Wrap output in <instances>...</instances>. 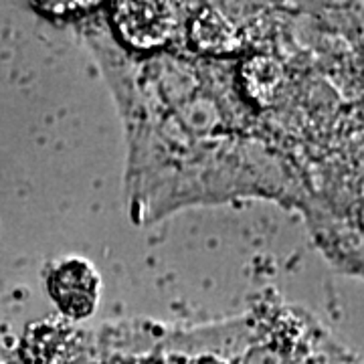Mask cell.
<instances>
[{"label": "cell", "mask_w": 364, "mask_h": 364, "mask_svg": "<svg viewBox=\"0 0 364 364\" xmlns=\"http://www.w3.org/2000/svg\"><path fill=\"white\" fill-rule=\"evenodd\" d=\"M49 291L61 312L85 318L100 299V273L90 261L67 259L49 277Z\"/></svg>", "instance_id": "cell-2"}, {"label": "cell", "mask_w": 364, "mask_h": 364, "mask_svg": "<svg viewBox=\"0 0 364 364\" xmlns=\"http://www.w3.org/2000/svg\"><path fill=\"white\" fill-rule=\"evenodd\" d=\"M41 13L55 18H73L102 6L105 0H31Z\"/></svg>", "instance_id": "cell-4"}, {"label": "cell", "mask_w": 364, "mask_h": 364, "mask_svg": "<svg viewBox=\"0 0 364 364\" xmlns=\"http://www.w3.org/2000/svg\"><path fill=\"white\" fill-rule=\"evenodd\" d=\"M112 25L134 51H162L184 26L182 0H109Z\"/></svg>", "instance_id": "cell-1"}, {"label": "cell", "mask_w": 364, "mask_h": 364, "mask_svg": "<svg viewBox=\"0 0 364 364\" xmlns=\"http://www.w3.org/2000/svg\"><path fill=\"white\" fill-rule=\"evenodd\" d=\"M186 35L198 53L210 57L235 55L243 49V31L235 21L210 6H198L186 21Z\"/></svg>", "instance_id": "cell-3"}]
</instances>
